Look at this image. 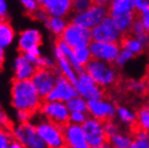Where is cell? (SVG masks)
I'll use <instances>...</instances> for the list:
<instances>
[{
  "label": "cell",
  "mask_w": 149,
  "mask_h": 148,
  "mask_svg": "<svg viewBox=\"0 0 149 148\" xmlns=\"http://www.w3.org/2000/svg\"><path fill=\"white\" fill-rule=\"evenodd\" d=\"M128 148H149L148 138H136L133 139L131 145Z\"/></svg>",
  "instance_id": "31"
},
{
  "label": "cell",
  "mask_w": 149,
  "mask_h": 148,
  "mask_svg": "<svg viewBox=\"0 0 149 148\" xmlns=\"http://www.w3.org/2000/svg\"><path fill=\"white\" fill-rule=\"evenodd\" d=\"M93 6V0H72V11L81 13Z\"/></svg>",
  "instance_id": "28"
},
{
  "label": "cell",
  "mask_w": 149,
  "mask_h": 148,
  "mask_svg": "<svg viewBox=\"0 0 149 148\" xmlns=\"http://www.w3.org/2000/svg\"><path fill=\"white\" fill-rule=\"evenodd\" d=\"M140 17L142 19V22H143L146 32L149 33V10L146 12H143V13H140Z\"/></svg>",
  "instance_id": "34"
},
{
  "label": "cell",
  "mask_w": 149,
  "mask_h": 148,
  "mask_svg": "<svg viewBox=\"0 0 149 148\" xmlns=\"http://www.w3.org/2000/svg\"><path fill=\"white\" fill-rule=\"evenodd\" d=\"M136 122L145 130L149 131V105L143 106L136 111Z\"/></svg>",
  "instance_id": "25"
},
{
  "label": "cell",
  "mask_w": 149,
  "mask_h": 148,
  "mask_svg": "<svg viewBox=\"0 0 149 148\" xmlns=\"http://www.w3.org/2000/svg\"><path fill=\"white\" fill-rule=\"evenodd\" d=\"M58 37L67 45H69L72 49H75L78 47L89 46L92 40V33L91 29L83 28L70 22Z\"/></svg>",
  "instance_id": "7"
},
{
  "label": "cell",
  "mask_w": 149,
  "mask_h": 148,
  "mask_svg": "<svg viewBox=\"0 0 149 148\" xmlns=\"http://www.w3.org/2000/svg\"><path fill=\"white\" fill-rule=\"evenodd\" d=\"M46 27L50 31L56 36H60V34L63 32V30L68 26L66 19L63 17H56V16H50L49 19L45 23Z\"/></svg>",
  "instance_id": "22"
},
{
  "label": "cell",
  "mask_w": 149,
  "mask_h": 148,
  "mask_svg": "<svg viewBox=\"0 0 149 148\" xmlns=\"http://www.w3.org/2000/svg\"><path fill=\"white\" fill-rule=\"evenodd\" d=\"M13 139H15L13 135L0 130V148H9L10 143Z\"/></svg>",
  "instance_id": "33"
},
{
  "label": "cell",
  "mask_w": 149,
  "mask_h": 148,
  "mask_svg": "<svg viewBox=\"0 0 149 148\" xmlns=\"http://www.w3.org/2000/svg\"><path fill=\"white\" fill-rule=\"evenodd\" d=\"M136 16H138V12L133 11L130 12V13H126V14L114 16V17H112V19L114 21L118 30L120 32V34H125V33L129 32L130 28H131L132 23L135 20Z\"/></svg>",
  "instance_id": "20"
},
{
  "label": "cell",
  "mask_w": 149,
  "mask_h": 148,
  "mask_svg": "<svg viewBox=\"0 0 149 148\" xmlns=\"http://www.w3.org/2000/svg\"><path fill=\"white\" fill-rule=\"evenodd\" d=\"M36 1H37V3L40 6V3H41V0H36Z\"/></svg>",
  "instance_id": "41"
},
{
  "label": "cell",
  "mask_w": 149,
  "mask_h": 148,
  "mask_svg": "<svg viewBox=\"0 0 149 148\" xmlns=\"http://www.w3.org/2000/svg\"><path fill=\"white\" fill-rule=\"evenodd\" d=\"M87 109L92 117L102 124L108 121H113L115 113L114 107L103 100H89L87 102Z\"/></svg>",
  "instance_id": "13"
},
{
  "label": "cell",
  "mask_w": 149,
  "mask_h": 148,
  "mask_svg": "<svg viewBox=\"0 0 149 148\" xmlns=\"http://www.w3.org/2000/svg\"><path fill=\"white\" fill-rule=\"evenodd\" d=\"M74 52V56L77 60V63L79 64L81 67H85L86 64L88 63L91 58V53H90L89 46H84V47H78V48L73 49Z\"/></svg>",
  "instance_id": "23"
},
{
  "label": "cell",
  "mask_w": 149,
  "mask_h": 148,
  "mask_svg": "<svg viewBox=\"0 0 149 148\" xmlns=\"http://www.w3.org/2000/svg\"><path fill=\"white\" fill-rule=\"evenodd\" d=\"M9 148H24L16 139H13L9 145Z\"/></svg>",
  "instance_id": "37"
},
{
  "label": "cell",
  "mask_w": 149,
  "mask_h": 148,
  "mask_svg": "<svg viewBox=\"0 0 149 148\" xmlns=\"http://www.w3.org/2000/svg\"><path fill=\"white\" fill-rule=\"evenodd\" d=\"M84 70L95 80L97 85L112 89L120 83L122 76L115 70V64L104 63L103 60L91 57Z\"/></svg>",
  "instance_id": "2"
},
{
  "label": "cell",
  "mask_w": 149,
  "mask_h": 148,
  "mask_svg": "<svg viewBox=\"0 0 149 148\" xmlns=\"http://www.w3.org/2000/svg\"><path fill=\"white\" fill-rule=\"evenodd\" d=\"M133 11H135V6L132 0H115L110 2L108 6V15L110 17L126 14Z\"/></svg>",
  "instance_id": "19"
},
{
  "label": "cell",
  "mask_w": 149,
  "mask_h": 148,
  "mask_svg": "<svg viewBox=\"0 0 149 148\" xmlns=\"http://www.w3.org/2000/svg\"><path fill=\"white\" fill-rule=\"evenodd\" d=\"M33 125L36 127L39 135L46 142L48 148H61L66 146V140L63 130L47 120L45 117Z\"/></svg>",
  "instance_id": "6"
},
{
  "label": "cell",
  "mask_w": 149,
  "mask_h": 148,
  "mask_svg": "<svg viewBox=\"0 0 149 148\" xmlns=\"http://www.w3.org/2000/svg\"><path fill=\"white\" fill-rule=\"evenodd\" d=\"M120 49L118 43H100L93 40L89 45L91 57L110 64H115L120 54Z\"/></svg>",
  "instance_id": "12"
},
{
  "label": "cell",
  "mask_w": 149,
  "mask_h": 148,
  "mask_svg": "<svg viewBox=\"0 0 149 148\" xmlns=\"http://www.w3.org/2000/svg\"><path fill=\"white\" fill-rule=\"evenodd\" d=\"M70 119L73 123L75 124H78V125H83V123L88 119L86 114L84 112H80V111H73L70 115Z\"/></svg>",
  "instance_id": "32"
},
{
  "label": "cell",
  "mask_w": 149,
  "mask_h": 148,
  "mask_svg": "<svg viewBox=\"0 0 149 148\" xmlns=\"http://www.w3.org/2000/svg\"><path fill=\"white\" fill-rule=\"evenodd\" d=\"M78 91L76 87L70 82L63 73L58 74L56 76L55 87L49 95L46 97L45 102H54V101H70L71 98L77 97Z\"/></svg>",
  "instance_id": "10"
},
{
  "label": "cell",
  "mask_w": 149,
  "mask_h": 148,
  "mask_svg": "<svg viewBox=\"0 0 149 148\" xmlns=\"http://www.w3.org/2000/svg\"><path fill=\"white\" fill-rule=\"evenodd\" d=\"M12 105L17 111H26L32 115L39 112L41 100L32 80H12Z\"/></svg>",
  "instance_id": "1"
},
{
  "label": "cell",
  "mask_w": 149,
  "mask_h": 148,
  "mask_svg": "<svg viewBox=\"0 0 149 148\" xmlns=\"http://www.w3.org/2000/svg\"><path fill=\"white\" fill-rule=\"evenodd\" d=\"M108 16V8L100 6H93L81 13H75L71 22L87 29H93L98 26Z\"/></svg>",
  "instance_id": "9"
},
{
  "label": "cell",
  "mask_w": 149,
  "mask_h": 148,
  "mask_svg": "<svg viewBox=\"0 0 149 148\" xmlns=\"http://www.w3.org/2000/svg\"><path fill=\"white\" fill-rule=\"evenodd\" d=\"M3 20H4V18H2V17H1V16H0V23H1V22H2V21H3Z\"/></svg>",
  "instance_id": "40"
},
{
  "label": "cell",
  "mask_w": 149,
  "mask_h": 148,
  "mask_svg": "<svg viewBox=\"0 0 149 148\" xmlns=\"http://www.w3.org/2000/svg\"><path fill=\"white\" fill-rule=\"evenodd\" d=\"M3 61H4V52L2 47H0V71L3 68Z\"/></svg>",
  "instance_id": "38"
},
{
  "label": "cell",
  "mask_w": 149,
  "mask_h": 148,
  "mask_svg": "<svg viewBox=\"0 0 149 148\" xmlns=\"http://www.w3.org/2000/svg\"><path fill=\"white\" fill-rule=\"evenodd\" d=\"M91 33L92 40L100 43H120L122 37L120 32L118 30L114 21L109 15L98 26L91 29Z\"/></svg>",
  "instance_id": "11"
},
{
  "label": "cell",
  "mask_w": 149,
  "mask_h": 148,
  "mask_svg": "<svg viewBox=\"0 0 149 148\" xmlns=\"http://www.w3.org/2000/svg\"><path fill=\"white\" fill-rule=\"evenodd\" d=\"M132 138L130 137L129 134L128 135H123V134L116 133L113 134L111 137V143L112 147L115 148H128L132 143Z\"/></svg>",
  "instance_id": "24"
},
{
  "label": "cell",
  "mask_w": 149,
  "mask_h": 148,
  "mask_svg": "<svg viewBox=\"0 0 149 148\" xmlns=\"http://www.w3.org/2000/svg\"><path fill=\"white\" fill-rule=\"evenodd\" d=\"M67 107L72 112L73 111H80V112L88 111V109H87V103H85V101L81 100L80 97H74V98H71L70 101H68Z\"/></svg>",
  "instance_id": "26"
},
{
  "label": "cell",
  "mask_w": 149,
  "mask_h": 148,
  "mask_svg": "<svg viewBox=\"0 0 149 148\" xmlns=\"http://www.w3.org/2000/svg\"><path fill=\"white\" fill-rule=\"evenodd\" d=\"M132 1H133V3H134V6L136 8V6H138L141 2H143L144 0H132Z\"/></svg>",
  "instance_id": "39"
},
{
  "label": "cell",
  "mask_w": 149,
  "mask_h": 148,
  "mask_svg": "<svg viewBox=\"0 0 149 148\" xmlns=\"http://www.w3.org/2000/svg\"><path fill=\"white\" fill-rule=\"evenodd\" d=\"M108 148H109V147H108ZM111 148H115V147H111Z\"/></svg>",
  "instance_id": "43"
},
{
  "label": "cell",
  "mask_w": 149,
  "mask_h": 148,
  "mask_svg": "<svg viewBox=\"0 0 149 148\" xmlns=\"http://www.w3.org/2000/svg\"><path fill=\"white\" fill-rule=\"evenodd\" d=\"M81 127L90 148H108L111 145V138L105 132L103 124L94 117H88Z\"/></svg>",
  "instance_id": "3"
},
{
  "label": "cell",
  "mask_w": 149,
  "mask_h": 148,
  "mask_svg": "<svg viewBox=\"0 0 149 148\" xmlns=\"http://www.w3.org/2000/svg\"><path fill=\"white\" fill-rule=\"evenodd\" d=\"M42 9L50 16L65 18L72 11V0H52L46 8Z\"/></svg>",
  "instance_id": "17"
},
{
  "label": "cell",
  "mask_w": 149,
  "mask_h": 148,
  "mask_svg": "<svg viewBox=\"0 0 149 148\" xmlns=\"http://www.w3.org/2000/svg\"><path fill=\"white\" fill-rule=\"evenodd\" d=\"M42 43V36L38 30L29 29L20 33L19 41H18V52L26 53L32 49L38 48Z\"/></svg>",
  "instance_id": "15"
},
{
  "label": "cell",
  "mask_w": 149,
  "mask_h": 148,
  "mask_svg": "<svg viewBox=\"0 0 149 148\" xmlns=\"http://www.w3.org/2000/svg\"><path fill=\"white\" fill-rule=\"evenodd\" d=\"M14 137L24 148H48L36 127L30 122L20 123V125L15 129Z\"/></svg>",
  "instance_id": "8"
},
{
  "label": "cell",
  "mask_w": 149,
  "mask_h": 148,
  "mask_svg": "<svg viewBox=\"0 0 149 148\" xmlns=\"http://www.w3.org/2000/svg\"><path fill=\"white\" fill-rule=\"evenodd\" d=\"M93 4H95V6L108 8L110 3H109V0H93Z\"/></svg>",
  "instance_id": "36"
},
{
  "label": "cell",
  "mask_w": 149,
  "mask_h": 148,
  "mask_svg": "<svg viewBox=\"0 0 149 148\" xmlns=\"http://www.w3.org/2000/svg\"><path fill=\"white\" fill-rule=\"evenodd\" d=\"M67 148H90L87 142L83 127L75 123H70L63 130Z\"/></svg>",
  "instance_id": "14"
},
{
  "label": "cell",
  "mask_w": 149,
  "mask_h": 148,
  "mask_svg": "<svg viewBox=\"0 0 149 148\" xmlns=\"http://www.w3.org/2000/svg\"><path fill=\"white\" fill-rule=\"evenodd\" d=\"M14 29L10 23V21L4 19L0 23V47L3 48V47L9 46L14 39Z\"/></svg>",
  "instance_id": "21"
},
{
  "label": "cell",
  "mask_w": 149,
  "mask_h": 148,
  "mask_svg": "<svg viewBox=\"0 0 149 148\" xmlns=\"http://www.w3.org/2000/svg\"><path fill=\"white\" fill-rule=\"evenodd\" d=\"M6 15H8V4H6V0H0V16L4 19H6Z\"/></svg>",
  "instance_id": "35"
},
{
  "label": "cell",
  "mask_w": 149,
  "mask_h": 148,
  "mask_svg": "<svg viewBox=\"0 0 149 148\" xmlns=\"http://www.w3.org/2000/svg\"><path fill=\"white\" fill-rule=\"evenodd\" d=\"M63 71L59 69H47V68H36L34 75L32 76V82L37 90L41 102H45L46 97L55 87L56 76L61 74Z\"/></svg>",
  "instance_id": "5"
},
{
  "label": "cell",
  "mask_w": 149,
  "mask_h": 148,
  "mask_svg": "<svg viewBox=\"0 0 149 148\" xmlns=\"http://www.w3.org/2000/svg\"><path fill=\"white\" fill-rule=\"evenodd\" d=\"M55 56L57 58L58 66H59L60 70L63 71V73L66 75L67 78H68L73 85L76 86L78 80H77V77H76V75L74 74V72H73V70H72V68H71L72 66H71V64H70L69 59L66 57V55L63 54V52L56 46H55Z\"/></svg>",
  "instance_id": "18"
},
{
  "label": "cell",
  "mask_w": 149,
  "mask_h": 148,
  "mask_svg": "<svg viewBox=\"0 0 149 148\" xmlns=\"http://www.w3.org/2000/svg\"><path fill=\"white\" fill-rule=\"evenodd\" d=\"M15 76L17 80H31L36 71V67L24 54L19 53L15 64Z\"/></svg>",
  "instance_id": "16"
},
{
  "label": "cell",
  "mask_w": 149,
  "mask_h": 148,
  "mask_svg": "<svg viewBox=\"0 0 149 148\" xmlns=\"http://www.w3.org/2000/svg\"><path fill=\"white\" fill-rule=\"evenodd\" d=\"M132 57H134V54L132 52H130L129 50H126V49H123V51L118 54V58L115 60V66L120 67V66H123L127 60H129Z\"/></svg>",
  "instance_id": "30"
},
{
  "label": "cell",
  "mask_w": 149,
  "mask_h": 148,
  "mask_svg": "<svg viewBox=\"0 0 149 148\" xmlns=\"http://www.w3.org/2000/svg\"><path fill=\"white\" fill-rule=\"evenodd\" d=\"M112 1H115V0H109V2H112Z\"/></svg>",
  "instance_id": "42"
},
{
  "label": "cell",
  "mask_w": 149,
  "mask_h": 148,
  "mask_svg": "<svg viewBox=\"0 0 149 148\" xmlns=\"http://www.w3.org/2000/svg\"><path fill=\"white\" fill-rule=\"evenodd\" d=\"M115 105H116V110H118V115H120V120L123 121L124 123H126V124H128V126H130L136 121L135 115H133L129 110H127L126 108H124L122 106L118 105L116 103H115Z\"/></svg>",
  "instance_id": "27"
},
{
  "label": "cell",
  "mask_w": 149,
  "mask_h": 148,
  "mask_svg": "<svg viewBox=\"0 0 149 148\" xmlns=\"http://www.w3.org/2000/svg\"><path fill=\"white\" fill-rule=\"evenodd\" d=\"M19 1L26 9V13L34 17L35 13L39 9V4L37 3V1L36 0H19Z\"/></svg>",
  "instance_id": "29"
},
{
  "label": "cell",
  "mask_w": 149,
  "mask_h": 148,
  "mask_svg": "<svg viewBox=\"0 0 149 148\" xmlns=\"http://www.w3.org/2000/svg\"><path fill=\"white\" fill-rule=\"evenodd\" d=\"M39 112L47 120L61 129L63 132L71 123V119L68 113V107L58 101L42 102Z\"/></svg>",
  "instance_id": "4"
}]
</instances>
